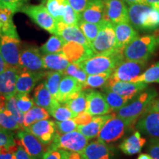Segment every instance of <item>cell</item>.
<instances>
[{
	"label": "cell",
	"mask_w": 159,
	"mask_h": 159,
	"mask_svg": "<svg viewBox=\"0 0 159 159\" xmlns=\"http://www.w3.org/2000/svg\"><path fill=\"white\" fill-rule=\"evenodd\" d=\"M158 46L159 34L138 36L124 49V60L146 62Z\"/></svg>",
	"instance_id": "cell-1"
},
{
	"label": "cell",
	"mask_w": 159,
	"mask_h": 159,
	"mask_svg": "<svg viewBox=\"0 0 159 159\" xmlns=\"http://www.w3.org/2000/svg\"><path fill=\"white\" fill-rule=\"evenodd\" d=\"M124 60L123 52L117 51L112 54L94 55L77 63L87 75L112 72Z\"/></svg>",
	"instance_id": "cell-2"
},
{
	"label": "cell",
	"mask_w": 159,
	"mask_h": 159,
	"mask_svg": "<svg viewBox=\"0 0 159 159\" xmlns=\"http://www.w3.org/2000/svg\"><path fill=\"white\" fill-rule=\"evenodd\" d=\"M156 96L157 92L152 89L142 93L134 102L119 108L116 113L117 116L135 125L137 119L147 112L149 105Z\"/></svg>",
	"instance_id": "cell-3"
},
{
	"label": "cell",
	"mask_w": 159,
	"mask_h": 159,
	"mask_svg": "<svg viewBox=\"0 0 159 159\" xmlns=\"http://www.w3.org/2000/svg\"><path fill=\"white\" fill-rule=\"evenodd\" d=\"M90 47L94 55H109L119 51L116 48L114 24L109 21H105Z\"/></svg>",
	"instance_id": "cell-4"
},
{
	"label": "cell",
	"mask_w": 159,
	"mask_h": 159,
	"mask_svg": "<svg viewBox=\"0 0 159 159\" xmlns=\"http://www.w3.org/2000/svg\"><path fill=\"white\" fill-rule=\"evenodd\" d=\"M89 139L80 133L78 130H74L64 134H55L49 149H61L71 152L82 153Z\"/></svg>",
	"instance_id": "cell-5"
},
{
	"label": "cell",
	"mask_w": 159,
	"mask_h": 159,
	"mask_svg": "<svg viewBox=\"0 0 159 159\" xmlns=\"http://www.w3.org/2000/svg\"><path fill=\"white\" fill-rule=\"evenodd\" d=\"M134 125L129 121L115 116L105 123L97 136V140L105 144L116 142L124 136L128 128Z\"/></svg>",
	"instance_id": "cell-6"
},
{
	"label": "cell",
	"mask_w": 159,
	"mask_h": 159,
	"mask_svg": "<svg viewBox=\"0 0 159 159\" xmlns=\"http://www.w3.org/2000/svg\"><path fill=\"white\" fill-rule=\"evenodd\" d=\"M20 11L28 16L32 21L40 27L51 34H56L57 20L49 13L45 6L43 5H25Z\"/></svg>",
	"instance_id": "cell-7"
},
{
	"label": "cell",
	"mask_w": 159,
	"mask_h": 159,
	"mask_svg": "<svg viewBox=\"0 0 159 159\" xmlns=\"http://www.w3.org/2000/svg\"><path fill=\"white\" fill-rule=\"evenodd\" d=\"M146 66L145 61H134L123 60L116 67L109 78L116 81L131 82L142 74Z\"/></svg>",
	"instance_id": "cell-8"
},
{
	"label": "cell",
	"mask_w": 159,
	"mask_h": 159,
	"mask_svg": "<svg viewBox=\"0 0 159 159\" xmlns=\"http://www.w3.org/2000/svg\"><path fill=\"white\" fill-rule=\"evenodd\" d=\"M0 50L4 61L8 67L21 69L20 66V41L19 39L2 35L0 36Z\"/></svg>",
	"instance_id": "cell-9"
},
{
	"label": "cell",
	"mask_w": 159,
	"mask_h": 159,
	"mask_svg": "<svg viewBox=\"0 0 159 159\" xmlns=\"http://www.w3.org/2000/svg\"><path fill=\"white\" fill-rule=\"evenodd\" d=\"M20 66L22 70L34 72L42 71L45 69L40 49L35 47H27L21 49L20 53Z\"/></svg>",
	"instance_id": "cell-10"
},
{
	"label": "cell",
	"mask_w": 159,
	"mask_h": 159,
	"mask_svg": "<svg viewBox=\"0 0 159 159\" xmlns=\"http://www.w3.org/2000/svg\"><path fill=\"white\" fill-rule=\"evenodd\" d=\"M21 144L33 159H42L46 152L44 145L28 130L21 129L17 133Z\"/></svg>",
	"instance_id": "cell-11"
},
{
	"label": "cell",
	"mask_w": 159,
	"mask_h": 159,
	"mask_svg": "<svg viewBox=\"0 0 159 159\" xmlns=\"http://www.w3.org/2000/svg\"><path fill=\"white\" fill-rule=\"evenodd\" d=\"M25 130L34 135L43 145L50 144L56 134L55 122L49 119L38 121Z\"/></svg>",
	"instance_id": "cell-12"
},
{
	"label": "cell",
	"mask_w": 159,
	"mask_h": 159,
	"mask_svg": "<svg viewBox=\"0 0 159 159\" xmlns=\"http://www.w3.org/2000/svg\"><path fill=\"white\" fill-rule=\"evenodd\" d=\"M103 2L108 21L114 25L129 22L128 7L123 0H103Z\"/></svg>",
	"instance_id": "cell-13"
},
{
	"label": "cell",
	"mask_w": 159,
	"mask_h": 159,
	"mask_svg": "<svg viewBox=\"0 0 159 159\" xmlns=\"http://www.w3.org/2000/svg\"><path fill=\"white\" fill-rule=\"evenodd\" d=\"M107 82L108 83H106V84L105 85V88L110 89L122 96L128 97L130 99L148 86V83L116 81L111 80L110 78L108 80Z\"/></svg>",
	"instance_id": "cell-14"
},
{
	"label": "cell",
	"mask_w": 159,
	"mask_h": 159,
	"mask_svg": "<svg viewBox=\"0 0 159 159\" xmlns=\"http://www.w3.org/2000/svg\"><path fill=\"white\" fill-rule=\"evenodd\" d=\"M55 35L61 36L66 42H76L90 47V43L77 25H67L61 20L57 21Z\"/></svg>",
	"instance_id": "cell-15"
},
{
	"label": "cell",
	"mask_w": 159,
	"mask_h": 159,
	"mask_svg": "<svg viewBox=\"0 0 159 159\" xmlns=\"http://www.w3.org/2000/svg\"><path fill=\"white\" fill-rule=\"evenodd\" d=\"M112 111L104 94L99 91H91L87 93V105L85 112L91 116H102L108 114Z\"/></svg>",
	"instance_id": "cell-16"
},
{
	"label": "cell",
	"mask_w": 159,
	"mask_h": 159,
	"mask_svg": "<svg viewBox=\"0 0 159 159\" xmlns=\"http://www.w3.org/2000/svg\"><path fill=\"white\" fill-rule=\"evenodd\" d=\"M80 20L94 24H102L108 21L103 0H89L85 10L80 13Z\"/></svg>",
	"instance_id": "cell-17"
},
{
	"label": "cell",
	"mask_w": 159,
	"mask_h": 159,
	"mask_svg": "<svg viewBox=\"0 0 159 159\" xmlns=\"http://www.w3.org/2000/svg\"><path fill=\"white\" fill-rule=\"evenodd\" d=\"M19 74V69L13 67H7L0 73V94L5 99L16 94V84Z\"/></svg>",
	"instance_id": "cell-18"
},
{
	"label": "cell",
	"mask_w": 159,
	"mask_h": 159,
	"mask_svg": "<svg viewBox=\"0 0 159 159\" xmlns=\"http://www.w3.org/2000/svg\"><path fill=\"white\" fill-rule=\"evenodd\" d=\"M61 52L72 63H78L83 60L94 56L91 47L76 42H66Z\"/></svg>",
	"instance_id": "cell-19"
},
{
	"label": "cell",
	"mask_w": 159,
	"mask_h": 159,
	"mask_svg": "<svg viewBox=\"0 0 159 159\" xmlns=\"http://www.w3.org/2000/svg\"><path fill=\"white\" fill-rule=\"evenodd\" d=\"M46 72L43 71H30L22 70L17 78L16 89L18 94H28L35 88L36 83L40 80L45 77Z\"/></svg>",
	"instance_id": "cell-20"
},
{
	"label": "cell",
	"mask_w": 159,
	"mask_h": 159,
	"mask_svg": "<svg viewBox=\"0 0 159 159\" xmlns=\"http://www.w3.org/2000/svg\"><path fill=\"white\" fill-rule=\"evenodd\" d=\"M114 30L116 35V48L122 52L131 41L139 36L138 32L130 22H122L114 25Z\"/></svg>",
	"instance_id": "cell-21"
},
{
	"label": "cell",
	"mask_w": 159,
	"mask_h": 159,
	"mask_svg": "<svg viewBox=\"0 0 159 159\" xmlns=\"http://www.w3.org/2000/svg\"><path fill=\"white\" fill-rule=\"evenodd\" d=\"M136 128L152 138L159 139V113L145 112L136 123Z\"/></svg>",
	"instance_id": "cell-22"
},
{
	"label": "cell",
	"mask_w": 159,
	"mask_h": 159,
	"mask_svg": "<svg viewBox=\"0 0 159 159\" xmlns=\"http://www.w3.org/2000/svg\"><path fill=\"white\" fill-rule=\"evenodd\" d=\"M33 101L38 106L48 111L49 114L61 105V103L52 97L43 83H40L35 88L33 94Z\"/></svg>",
	"instance_id": "cell-23"
},
{
	"label": "cell",
	"mask_w": 159,
	"mask_h": 159,
	"mask_svg": "<svg viewBox=\"0 0 159 159\" xmlns=\"http://www.w3.org/2000/svg\"><path fill=\"white\" fill-rule=\"evenodd\" d=\"M80 91H83L82 83L77 81L74 77L64 75L59 85L57 101L61 104H64L71 95Z\"/></svg>",
	"instance_id": "cell-24"
},
{
	"label": "cell",
	"mask_w": 159,
	"mask_h": 159,
	"mask_svg": "<svg viewBox=\"0 0 159 159\" xmlns=\"http://www.w3.org/2000/svg\"><path fill=\"white\" fill-rule=\"evenodd\" d=\"M116 116L115 114H108L102 116H95L92 120L88 124L84 125H78L77 130L86 137L89 140L94 139L98 136L99 131L105 125V123L112 117Z\"/></svg>",
	"instance_id": "cell-25"
},
{
	"label": "cell",
	"mask_w": 159,
	"mask_h": 159,
	"mask_svg": "<svg viewBox=\"0 0 159 159\" xmlns=\"http://www.w3.org/2000/svg\"><path fill=\"white\" fill-rule=\"evenodd\" d=\"M81 154L83 159H111V157L110 148L99 140L87 144Z\"/></svg>",
	"instance_id": "cell-26"
},
{
	"label": "cell",
	"mask_w": 159,
	"mask_h": 159,
	"mask_svg": "<svg viewBox=\"0 0 159 159\" xmlns=\"http://www.w3.org/2000/svg\"><path fill=\"white\" fill-rule=\"evenodd\" d=\"M146 142V139L142 137L139 131H135L133 135L121 143L119 148L125 154L133 156L141 152Z\"/></svg>",
	"instance_id": "cell-27"
},
{
	"label": "cell",
	"mask_w": 159,
	"mask_h": 159,
	"mask_svg": "<svg viewBox=\"0 0 159 159\" xmlns=\"http://www.w3.org/2000/svg\"><path fill=\"white\" fill-rule=\"evenodd\" d=\"M151 6L148 4H134L129 5L128 14L129 22L136 30H142L144 16Z\"/></svg>",
	"instance_id": "cell-28"
},
{
	"label": "cell",
	"mask_w": 159,
	"mask_h": 159,
	"mask_svg": "<svg viewBox=\"0 0 159 159\" xmlns=\"http://www.w3.org/2000/svg\"><path fill=\"white\" fill-rule=\"evenodd\" d=\"M13 14L14 13L11 10L0 8V22L2 25L0 36L7 35V36L19 39L16 27L13 23Z\"/></svg>",
	"instance_id": "cell-29"
},
{
	"label": "cell",
	"mask_w": 159,
	"mask_h": 159,
	"mask_svg": "<svg viewBox=\"0 0 159 159\" xmlns=\"http://www.w3.org/2000/svg\"><path fill=\"white\" fill-rule=\"evenodd\" d=\"M43 61L45 69L62 72L70 63L62 52L44 55L43 56Z\"/></svg>",
	"instance_id": "cell-30"
},
{
	"label": "cell",
	"mask_w": 159,
	"mask_h": 159,
	"mask_svg": "<svg viewBox=\"0 0 159 159\" xmlns=\"http://www.w3.org/2000/svg\"><path fill=\"white\" fill-rule=\"evenodd\" d=\"M64 104L70 109L73 114L77 116V114L85 111L87 105V93L84 91H80L75 93Z\"/></svg>",
	"instance_id": "cell-31"
},
{
	"label": "cell",
	"mask_w": 159,
	"mask_h": 159,
	"mask_svg": "<svg viewBox=\"0 0 159 159\" xmlns=\"http://www.w3.org/2000/svg\"><path fill=\"white\" fill-rule=\"evenodd\" d=\"M49 118V113L48 111L41 107L34 105L31 109L26 112L24 115L23 128L26 129L31 126L38 121Z\"/></svg>",
	"instance_id": "cell-32"
},
{
	"label": "cell",
	"mask_w": 159,
	"mask_h": 159,
	"mask_svg": "<svg viewBox=\"0 0 159 159\" xmlns=\"http://www.w3.org/2000/svg\"><path fill=\"white\" fill-rule=\"evenodd\" d=\"M64 74L62 71H49L46 72L44 83L45 86L47 87L52 97L57 100L58 96L59 85L61 83V79Z\"/></svg>",
	"instance_id": "cell-33"
},
{
	"label": "cell",
	"mask_w": 159,
	"mask_h": 159,
	"mask_svg": "<svg viewBox=\"0 0 159 159\" xmlns=\"http://www.w3.org/2000/svg\"><path fill=\"white\" fill-rule=\"evenodd\" d=\"M103 91H104L105 98L112 111L119 110V108L125 106L129 100H130V99H129L128 97L122 96L105 87Z\"/></svg>",
	"instance_id": "cell-34"
},
{
	"label": "cell",
	"mask_w": 159,
	"mask_h": 159,
	"mask_svg": "<svg viewBox=\"0 0 159 159\" xmlns=\"http://www.w3.org/2000/svg\"><path fill=\"white\" fill-rule=\"evenodd\" d=\"M65 43L66 41L61 36L53 35L47 40L44 44L41 46V48H40V51L43 55L61 52Z\"/></svg>",
	"instance_id": "cell-35"
},
{
	"label": "cell",
	"mask_w": 159,
	"mask_h": 159,
	"mask_svg": "<svg viewBox=\"0 0 159 159\" xmlns=\"http://www.w3.org/2000/svg\"><path fill=\"white\" fill-rule=\"evenodd\" d=\"M0 127L9 130H21L15 116L5 108L0 109Z\"/></svg>",
	"instance_id": "cell-36"
},
{
	"label": "cell",
	"mask_w": 159,
	"mask_h": 159,
	"mask_svg": "<svg viewBox=\"0 0 159 159\" xmlns=\"http://www.w3.org/2000/svg\"><path fill=\"white\" fill-rule=\"evenodd\" d=\"M111 76L108 73H100L97 75H89L87 77L85 82L83 85V91L90 89L100 88L106 84L107 81Z\"/></svg>",
	"instance_id": "cell-37"
},
{
	"label": "cell",
	"mask_w": 159,
	"mask_h": 159,
	"mask_svg": "<svg viewBox=\"0 0 159 159\" xmlns=\"http://www.w3.org/2000/svg\"><path fill=\"white\" fill-rule=\"evenodd\" d=\"M131 82H142L144 83H159V62L151 66L150 68H148L136 78L133 80Z\"/></svg>",
	"instance_id": "cell-38"
},
{
	"label": "cell",
	"mask_w": 159,
	"mask_h": 159,
	"mask_svg": "<svg viewBox=\"0 0 159 159\" xmlns=\"http://www.w3.org/2000/svg\"><path fill=\"white\" fill-rule=\"evenodd\" d=\"M102 24H94L87 22V21H83V20H80V21H79L78 25L77 26H78L79 28L81 30V31L83 32L85 37L86 38L87 41H88L89 43H90V46L91 43L94 41V40L95 39H96L99 31L100 30L101 27H102Z\"/></svg>",
	"instance_id": "cell-39"
},
{
	"label": "cell",
	"mask_w": 159,
	"mask_h": 159,
	"mask_svg": "<svg viewBox=\"0 0 159 159\" xmlns=\"http://www.w3.org/2000/svg\"><path fill=\"white\" fill-rule=\"evenodd\" d=\"M67 0H47L46 7L49 13L56 19L61 20Z\"/></svg>",
	"instance_id": "cell-40"
},
{
	"label": "cell",
	"mask_w": 159,
	"mask_h": 159,
	"mask_svg": "<svg viewBox=\"0 0 159 159\" xmlns=\"http://www.w3.org/2000/svg\"><path fill=\"white\" fill-rule=\"evenodd\" d=\"M61 21L67 25H78L80 21V14L71 7L68 2L65 5Z\"/></svg>",
	"instance_id": "cell-41"
},
{
	"label": "cell",
	"mask_w": 159,
	"mask_h": 159,
	"mask_svg": "<svg viewBox=\"0 0 159 159\" xmlns=\"http://www.w3.org/2000/svg\"><path fill=\"white\" fill-rule=\"evenodd\" d=\"M63 74L74 77L77 81L83 85L87 78V74L83 70L77 63H70L63 71Z\"/></svg>",
	"instance_id": "cell-42"
},
{
	"label": "cell",
	"mask_w": 159,
	"mask_h": 159,
	"mask_svg": "<svg viewBox=\"0 0 159 159\" xmlns=\"http://www.w3.org/2000/svg\"><path fill=\"white\" fill-rule=\"evenodd\" d=\"M5 108L11 111L12 114H13V116H15L16 119L18 123H19L20 126H21V129H24L23 122H24V115H25V114H23V113L19 110V108H18L16 96L11 97L8 99H6Z\"/></svg>",
	"instance_id": "cell-43"
},
{
	"label": "cell",
	"mask_w": 159,
	"mask_h": 159,
	"mask_svg": "<svg viewBox=\"0 0 159 159\" xmlns=\"http://www.w3.org/2000/svg\"><path fill=\"white\" fill-rule=\"evenodd\" d=\"M50 114L55 120L59 121V122L67 120L69 119H74L76 116V115L73 114L68 107L61 105L57 106L54 111H52Z\"/></svg>",
	"instance_id": "cell-44"
},
{
	"label": "cell",
	"mask_w": 159,
	"mask_h": 159,
	"mask_svg": "<svg viewBox=\"0 0 159 159\" xmlns=\"http://www.w3.org/2000/svg\"><path fill=\"white\" fill-rule=\"evenodd\" d=\"M16 98V104L18 108L23 114L27 112L30 109H31L35 105L33 99L28 97V94H18L15 95Z\"/></svg>",
	"instance_id": "cell-45"
},
{
	"label": "cell",
	"mask_w": 159,
	"mask_h": 159,
	"mask_svg": "<svg viewBox=\"0 0 159 159\" xmlns=\"http://www.w3.org/2000/svg\"><path fill=\"white\" fill-rule=\"evenodd\" d=\"M56 133L58 134H64L66 133L71 132L76 130L77 128V125L75 123L73 119H69L65 121H56L55 122Z\"/></svg>",
	"instance_id": "cell-46"
},
{
	"label": "cell",
	"mask_w": 159,
	"mask_h": 159,
	"mask_svg": "<svg viewBox=\"0 0 159 159\" xmlns=\"http://www.w3.org/2000/svg\"><path fill=\"white\" fill-rule=\"evenodd\" d=\"M29 0H0V8L8 9L16 13L20 11Z\"/></svg>",
	"instance_id": "cell-47"
},
{
	"label": "cell",
	"mask_w": 159,
	"mask_h": 159,
	"mask_svg": "<svg viewBox=\"0 0 159 159\" xmlns=\"http://www.w3.org/2000/svg\"><path fill=\"white\" fill-rule=\"evenodd\" d=\"M16 144L11 130L0 127V149L10 148Z\"/></svg>",
	"instance_id": "cell-48"
},
{
	"label": "cell",
	"mask_w": 159,
	"mask_h": 159,
	"mask_svg": "<svg viewBox=\"0 0 159 159\" xmlns=\"http://www.w3.org/2000/svg\"><path fill=\"white\" fill-rule=\"evenodd\" d=\"M69 151L61 149H48L42 159H67Z\"/></svg>",
	"instance_id": "cell-49"
},
{
	"label": "cell",
	"mask_w": 159,
	"mask_h": 159,
	"mask_svg": "<svg viewBox=\"0 0 159 159\" xmlns=\"http://www.w3.org/2000/svg\"><path fill=\"white\" fill-rule=\"evenodd\" d=\"M16 150L17 143L10 148H2L0 149V159H16L15 156Z\"/></svg>",
	"instance_id": "cell-50"
},
{
	"label": "cell",
	"mask_w": 159,
	"mask_h": 159,
	"mask_svg": "<svg viewBox=\"0 0 159 159\" xmlns=\"http://www.w3.org/2000/svg\"><path fill=\"white\" fill-rule=\"evenodd\" d=\"M148 152L152 159H159V139H153L150 141Z\"/></svg>",
	"instance_id": "cell-51"
},
{
	"label": "cell",
	"mask_w": 159,
	"mask_h": 159,
	"mask_svg": "<svg viewBox=\"0 0 159 159\" xmlns=\"http://www.w3.org/2000/svg\"><path fill=\"white\" fill-rule=\"evenodd\" d=\"M67 2L75 11L80 14L88 5L89 0H67Z\"/></svg>",
	"instance_id": "cell-52"
},
{
	"label": "cell",
	"mask_w": 159,
	"mask_h": 159,
	"mask_svg": "<svg viewBox=\"0 0 159 159\" xmlns=\"http://www.w3.org/2000/svg\"><path fill=\"white\" fill-rule=\"evenodd\" d=\"M92 118L93 116H91L89 113L84 111V112L81 113V114H77L73 119H74L75 123L78 126V125H84L88 124V123L92 120Z\"/></svg>",
	"instance_id": "cell-53"
},
{
	"label": "cell",
	"mask_w": 159,
	"mask_h": 159,
	"mask_svg": "<svg viewBox=\"0 0 159 159\" xmlns=\"http://www.w3.org/2000/svg\"><path fill=\"white\" fill-rule=\"evenodd\" d=\"M17 143V150L15 152L16 158V159H33L30 156L28 152L25 150L24 147L21 145L19 140L16 141Z\"/></svg>",
	"instance_id": "cell-54"
},
{
	"label": "cell",
	"mask_w": 159,
	"mask_h": 159,
	"mask_svg": "<svg viewBox=\"0 0 159 159\" xmlns=\"http://www.w3.org/2000/svg\"><path fill=\"white\" fill-rule=\"evenodd\" d=\"M148 112H158L159 113V99H153L148 108Z\"/></svg>",
	"instance_id": "cell-55"
},
{
	"label": "cell",
	"mask_w": 159,
	"mask_h": 159,
	"mask_svg": "<svg viewBox=\"0 0 159 159\" xmlns=\"http://www.w3.org/2000/svg\"><path fill=\"white\" fill-rule=\"evenodd\" d=\"M7 67H8V66L7 65V63H5V61H4L3 57L1 53V50H0V73L2 72L4 70H5Z\"/></svg>",
	"instance_id": "cell-56"
},
{
	"label": "cell",
	"mask_w": 159,
	"mask_h": 159,
	"mask_svg": "<svg viewBox=\"0 0 159 159\" xmlns=\"http://www.w3.org/2000/svg\"><path fill=\"white\" fill-rule=\"evenodd\" d=\"M127 5H131L134 4H147L145 0H123Z\"/></svg>",
	"instance_id": "cell-57"
},
{
	"label": "cell",
	"mask_w": 159,
	"mask_h": 159,
	"mask_svg": "<svg viewBox=\"0 0 159 159\" xmlns=\"http://www.w3.org/2000/svg\"><path fill=\"white\" fill-rule=\"evenodd\" d=\"M145 2H146L147 4H148L150 6L159 5V0H145Z\"/></svg>",
	"instance_id": "cell-58"
},
{
	"label": "cell",
	"mask_w": 159,
	"mask_h": 159,
	"mask_svg": "<svg viewBox=\"0 0 159 159\" xmlns=\"http://www.w3.org/2000/svg\"><path fill=\"white\" fill-rule=\"evenodd\" d=\"M5 101H6V99L5 98V97L0 94V109L5 108Z\"/></svg>",
	"instance_id": "cell-59"
},
{
	"label": "cell",
	"mask_w": 159,
	"mask_h": 159,
	"mask_svg": "<svg viewBox=\"0 0 159 159\" xmlns=\"http://www.w3.org/2000/svg\"><path fill=\"white\" fill-rule=\"evenodd\" d=\"M137 159H152V158H151V156L149 154L142 153L139 155Z\"/></svg>",
	"instance_id": "cell-60"
},
{
	"label": "cell",
	"mask_w": 159,
	"mask_h": 159,
	"mask_svg": "<svg viewBox=\"0 0 159 159\" xmlns=\"http://www.w3.org/2000/svg\"><path fill=\"white\" fill-rule=\"evenodd\" d=\"M1 29H2V25H1V22H0V34H1Z\"/></svg>",
	"instance_id": "cell-61"
},
{
	"label": "cell",
	"mask_w": 159,
	"mask_h": 159,
	"mask_svg": "<svg viewBox=\"0 0 159 159\" xmlns=\"http://www.w3.org/2000/svg\"><path fill=\"white\" fill-rule=\"evenodd\" d=\"M67 159H68V157H67Z\"/></svg>",
	"instance_id": "cell-62"
}]
</instances>
